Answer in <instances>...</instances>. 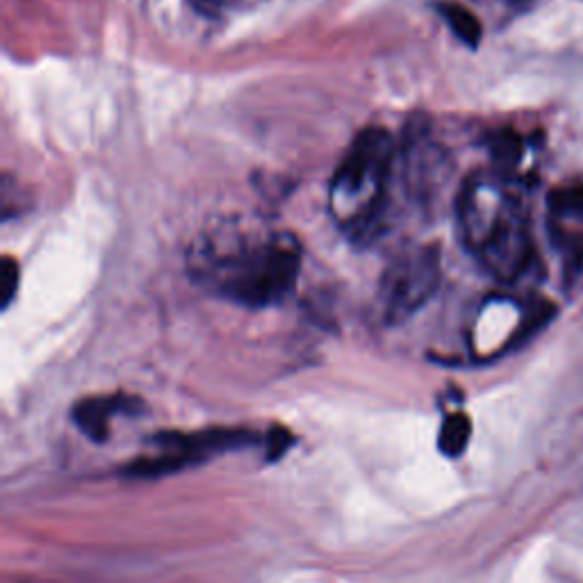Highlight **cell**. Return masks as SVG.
<instances>
[{
    "label": "cell",
    "instance_id": "obj_10",
    "mask_svg": "<svg viewBox=\"0 0 583 583\" xmlns=\"http://www.w3.org/2000/svg\"><path fill=\"white\" fill-rule=\"evenodd\" d=\"M190 3L199 10L201 14H208V16H217L224 7H228L233 3V0H190Z\"/></svg>",
    "mask_w": 583,
    "mask_h": 583
},
{
    "label": "cell",
    "instance_id": "obj_3",
    "mask_svg": "<svg viewBox=\"0 0 583 583\" xmlns=\"http://www.w3.org/2000/svg\"><path fill=\"white\" fill-rule=\"evenodd\" d=\"M440 246L417 244L394 256L379 283L385 324H401L422 310L440 285Z\"/></svg>",
    "mask_w": 583,
    "mask_h": 583
},
{
    "label": "cell",
    "instance_id": "obj_2",
    "mask_svg": "<svg viewBox=\"0 0 583 583\" xmlns=\"http://www.w3.org/2000/svg\"><path fill=\"white\" fill-rule=\"evenodd\" d=\"M399 149L385 128L360 130L331 180V210L353 240L379 231Z\"/></svg>",
    "mask_w": 583,
    "mask_h": 583
},
{
    "label": "cell",
    "instance_id": "obj_6",
    "mask_svg": "<svg viewBox=\"0 0 583 583\" xmlns=\"http://www.w3.org/2000/svg\"><path fill=\"white\" fill-rule=\"evenodd\" d=\"M472 438V420L465 413H451L447 420L440 426L438 435V449L442 456L458 458L463 456V451L470 445Z\"/></svg>",
    "mask_w": 583,
    "mask_h": 583
},
{
    "label": "cell",
    "instance_id": "obj_4",
    "mask_svg": "<svg viewBox=\"0 0 583 583\" xmlns=\"http://www.w3.org/2000/svg\"><path fill=\"white\" fill-rule=\"evenodd\" d=\"M258 440L256 433L246 429H203L194 433H160L155 445L160 451L149 458H137L126 467L128 476L153 479V476L174 474L194 467L224 451L244 449Z\"/></svg>",
    "mask_w": 583,
    "mask_h": 583
},
{
    "label": "cell",
    "instance_id": "obj_1",
    "mask_svg": "<svg viewBox=\"0 0 583 583\" xmlns=\"http://www.w3.org/2000/svg\"><path fill=\"white\" fill-rule=\"evenodd\" d=\"M192 272L212 292L246 308H269L297 287L301 244L290 233L246 235L219 228L194 246Z\"/></svg>",
    "mask_w": 583,
    "mask_h": 583
},
{
    "label": "cell",
    "instance_id": "obj_9",
    "mask_svg": "<svg viewBox=\"0 0 583 583\" xmlns=\"http://www.w3.org/2000/svg\"><path fill=\"white\" fill-rule=\"evenodd\" d=\"M267 442V458H281L283 451L292 445V435L285 429H272V433L265 438Z\"/></svg>",
    "mask_w": 583,
    "mask_h": 583
},
{
    "label": "cell",
    "instance_id": "obj_8",
    "mask_svg": "<svg viewBox=\"0 0 583 583\" xmlns=\"http://www.w3.org/2000/svg\"><path fill=\"white\" fill-rule=\"evenodd\" d=\"M19 278H21L19 262L10 256H5L3 265H0V301H3V308L10 306L16 297V292H19Z\"/></svg>",
    "mask_w": 583,
    "mask_h": 583
},
{
    "label": "cell",
    "instance_id": "obj_7",
    "mask_svg": "<svg viewBox=\"0 0 583 583\" xmlns=\"http://www.w3.org/2000/svg\"><path fill=\"white\" fill-rule=\"evenodd\" d=\"M438 12L442 19L447 21V26L451 28V32L463 41V44L476 48L481 41L483 35V28H481V21L476 19V16L465 10L463 5L458 3H438Z\"/></svg>",
    "mask_w": 583,
    "mask_h": 583
},
{
    "label": "cell",
    "instance_id": "obj_5",
    "mask_svg": "<svg viewBox=\"0 0 583 583\" xmlns=\"http://www.w3.org/2000/svg\"><path fill=\"white\" fill-rule=\"evenodd\" d=\"M142 408V401L126 394H105V397L82 399L71 410L73 422L92 442H105L110 438V422L117 415H133Z\"/></svg>",
    "mask_w": 583,
    "mask_h": 583
}]
</instances>
